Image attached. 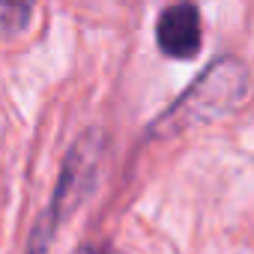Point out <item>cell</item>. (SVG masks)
<instances>
[{
	"label": "cell",
	"mask_w": 254,
	"mask_h": 254,
	"mask_svg": "<svg viewBox=\"0 0 254 254\" xmlns=\"http://www.w3.org/2000/svg\"><path fill=\"white\" fill-rule=\"evenodd\" d=\"M36 9V0H0V36H18Z\"/></svg>",
	"instance_id": "obj_4"
},
{
	"label": "cell",
	"mask_w": 254,
	"mask_h": 254,
	"mask_svg": "<svg viewBox=\"0 0 254 254\" xmlns=\"http://www.w3.org/2000/svg\"><path fill=\"white\" fill-rule=\"evenodd\" d=\"M245 90V69L236 57H221L212 63L174 105L171 111L156 123V129L180 132L186 126L209 123L221 114H227Z\"/></svg>",
	"instance_id": "obj_2"
},
{
	"label": "cell",
	"mask_w": 254,
	"mask_h": 254,
	"mask_svg": "<svg viewBox=\"0 0 254 254\" xmlns=\"http://www.w3.org/2000/svg\"><path fill=\"white\" fill-rule=\"evenodd\" d=\"M102 150H105L102 135H99V132H87V135H81V138L75 141V147L66 153L60 180H57V186H54V194H51V200H48V209L42 212V218H39L36 227H33L27 254H45V248L51 245L57 227L87 200V194L93 191L96 177H99Z\"/></svg>",
	"instance_id": "obj_1"
},
{
	"label": "cell",
	"mask_w": 254,
	"mask_h": 254,
	"mask_svg": "<svg viewBox=\"0 0 254 254\" xmlns=\"http://www.w3.org/2000/svg\"><path fill=\"white\" fill-rule=\"evenodd\" d=\"M156 42L159 51L171 60H194L203 45L200 12L191 0H177L165 6L156 21Z\"/></svg>",
	"instance_id": "obj_3"
},
{
	"label": "cell",
	"mask_w": 254,
	"mask_h": 254,
	"mask_svg": "<svg viewBox=\"0 0 254 254\" xmlns=\"http://www.w3.org/2000/svg\"><path fill=\"white\" fill-rule=\"evenodd\" d=\"M72 254H96V251H93L90 245H84V248H78V251H72Z\"/></svg>",
	"instance_id": "obj_5"
}]
</instances>
